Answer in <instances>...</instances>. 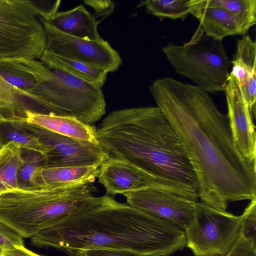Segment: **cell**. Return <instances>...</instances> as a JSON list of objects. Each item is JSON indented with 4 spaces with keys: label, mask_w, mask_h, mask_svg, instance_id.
<instances>
[{
    "label": "cell",
    "mask_w": 256,
    "mask_h": 256,
    "mask_svg": "<svg viewBox=\"0 0 256 256\" xmlns=\"http://www.w3.org/2000/svg\"><path fill=\"white\" fill-rule=\"evenodd\" d=\"M149 90L181 142L201 202L226 210L231 202L256 199V162L237 149L228 115L209 94L170 78L155 80Z\"/></svg>",
    "instance_id": "1"
},
{
    "label": "cell",
    "mask_w": 256,
    "mask_h": 256,
    "mask_svg": "<svg viewBox=\"0 0 256 256\" xmlns=\"http://www.w3.org/2000/svg\"><path fill=\"white\" fill-rule=\"evenodd\" d=\"M31 238V244L52 247L70 256L81 250H128L141 256H170L186 247L185 230L106 194Z\"/></svg>",
    "instance_id": "2"
},
{
    "label": "cell",
    "mask_w": 256,
    "mask_h": 256,
    "mask_svg": "<svg viewBox=\"0 0 256 256\" xmlns=\"http://www.w3.org/2000/svg\"><path fill=\"white\" fill-rule=\"evenodd\" d=\"M96 139L107 159L131 164L194 200L198 186L178 136L158 106L114 110L100 122Z\"/></svg>",
    "instance_id": "3"
},
{
    "label": "cell",
    "mask_w": 256,
    "mask_h": 256,
    "mask_svg": "<svg viewBox=\"0 0 256 256\" xmlns=\"http://www.w3.org/2000/svg\"><path fill=\"white\" fill-rule=\"evenodd\" d=\"M92 184L66 188H16L0 194V222L32 238L100 201Z\"/></svg>",
    "instance_id": "4"
},
{
    "label": "cell",
    "mask_w": 256,
    "mask_h": 256,
    "mask_svg": "<svg viewBox=\"0 0 256 256\" xmlns=\"http://www.w3.org/2000/svg\"><path fill=\"white\" fill-rule=\"evenodd\" d=\"M49 68L50 76L44 82L32 89L19 88L24 102L34 104L37 112L72 116L89 124L104 115L106 102L102 88L64 71Z\"/></svg>",
    "instance_id": "5"
},
{
    "label": "cell",
    "mask_w": 256,
    "mask_h": 256,
    "mask_svg": "<svg viewBox=\"0 0 256 256\" xmlns=\"http://www.w3.org/2000/svg\"><path fill=\"white\" fill-rule=\"evenodd\" d=\"M175 72L208 94L224 92L231 60L222 41L206 34L199 25L190 40L182 45L168 43L162 48Z\"/></svg>",
    "instance_id": "6"
},
{
    "label": "cell",
    "mask_w": 256,
    "mask_h": 256,
    "mask_svg": "<svg viewBox=\"0 0 256 256\" xmlns=\"http://www.w3.org/2000/svg\"><path fill=\"white\" fill-rule=\"evenodd\" d=\"M46 47L34 2L0 0V58L40 60Z\"/></svg>",
    "instance_id": "7"
},
{
    "label": "cell",
    "mask_w": 256,
    "mask_h": 256,
    "mask_svg": "<svg viewBox=\"0 0 256 256\" xmlns=\"http://www.w3.org/2000/svg\"><path fill=\"white\" fill-rule=\"evenodd\" d=\"M242 216L197 202L184 230L186 247L195 256H226L240 236Z\"/></svg>",
    "instance_id": "8"
},
{
    "label": "cell",
    "mask_w": 256,
    "mask_h": 256,
    "mask_svg": "<svg viewBox=\"0 0 256 256\" xmlns=\"http://www.w3.org/2000/svg\"><path fill=\"white\" fill-rule=\"evenodd\" d=\"M39 19L46 34V50L60 56L93 65L108 74L118 70L122 65L118 52L102 37L88 40L72 36L60 32L46 21Z\"/></svg>",
    "instance_id": "9"
},
{
    "label": "cell",
    "mask_w": 256,
    "mask_h": 256,
    "mask_svg": "<svg viewBox=\"0 0 256 256\" xmlns=\"http://www.w3.org/2000/svg\"><path fill=\"white\" fill-rule=\"evenodd\" d=\"M24 124L49 148L45 158L46 166H101L107 160L98 144L61 136L24 120Z\"/></svg>",
    "instance_id": "10"
},
{
    "label": "cell",
    "mask_w": 256,
    "mask_h": 256,
    "mask_svg": "<svg viewBox=\"0 0 256 256\" xmlns=\"http://www.w3.org/2000/svg\"><path fill=\"white\" fill-rule=\"evenodd\" d=\"M122 194L130 206L184 230L191 222L198 202L159 188H145Z\"/></svg>",
    "instance_id": "11"
},
{
    "label": "cell",
    "mask_w": 256,
    "mask_h": 256,
    "mask_svg": "<svg viewBox=\"0 0 256 256\" xmlns=\"http://www.w3.org/2000/svg\"><path fill=\"white\" fill-rule=\"evenodd\" d=\"M224 92L234 144L244 158L256 162V134L253 116L236 82L230 75Z\"/></svg>",
    "instance_id": "12"
},
{
    "label": "cell",
    "mask_w": 256,
    "mask_h": 256,
    "mask_svg": "<svg viewBox=\"0 0 256 256\" xmlns=\"http://www.w3.org/2000/svg\"><path fill=\"white\" fill-rule=\"evenodd\" d=\"M98 178L108 195L148 188H159L174 192L158 179L131 164L120 160L107 159L100 166Z\"/></svg>",
    "instance_id": "13"
},
{
    "label": "cell",
    "mask_w": 256,
    "mask_h": 256,
    "mask_svg": "<svg viewBox=\"0 0 256 256\" xmlns=\"http://www.w3.org/2000/svg\"><path fill=\"white\" fill-rule=\"evenodd\" d=\"M230 76L236 82L252 116H256V43L248 34L238 40Z\"/></svg>",
    "instance_id": "14"
},
{
    "label": "cell",
    "mask_w": 256,
    "mask_h": 256,
    "mask_svg": "<svg viewBox=\"0 0 256 256\" xmlns=\"http://www.w3.org/2000/svg\"><path fill=\"white\" fill-rule=\"evenodd\" d=\"M190 14L200 22L204 34L218 40L228 36L244 35L250 25L224 9L204 5L202 0H190Z\"/></svg>",
    "instance_id": "15"
},
{
    "label": "cell",
    "mask_w": 256,
    "mask_h": 256,
    "mask_svg": "<svg viewBox=\"0 0 256 256\" xmlns=\"http://www.w3.org/2000/svg\"><path fill=\"white\" fill-rule=\"evenodd\" d=\"M24 120L61 136L98 144L95 126L72 116L45 114L28 110Z\"/></svg>",
    "instance_id": "16"
},
{
    "label": "cell",
    "mask_w": 256,
    "mask_h": 256,
    "mask_svg": "<svg viewBox=\"0 0 256 256\" xmlns=\"http://www.w3.org/2000/svg\"><path fill=\"white\" fill-rule=\"evenodd\" d=\"M50 74V68L40 60L0 58V75L16 88H34Z\"/></svg>",
    "instance_id": "17"
},
{
    "label": "cell",
    "mask_w": 256,
    "mask_h": 256,
    "mask_svg": "<svg viewBox=\"0 0 256 256\" xmlns=\"http://www.w3.org/2000/svg\"><path fill=\"white\" fill-rule=\"evenodd\" d=\"M46 21L60 32L72 36L88 40L101 38L98 29L100 21L83 4L68 10L58 12Z\"/></svg>",
    "instance_id": "18"
},
{
    "label": "cell",
    "mask_w": 256,
    "mask_h": 256,
    "mask_svg": "<svg viewBox=\"0 0 256 256\" xmlns=\"http://www.w3.org/2000/svg\"><path fill=\"white\" fill-rule=\"evenodd\" d=\"M100 165L46 166L41 172V186L66 188L92 184L98 177Z\"/></svg>",
    "instance_id": "19"
},
{
    "label": "cell",
    "mask_w": 256,
    "mask_h": 256,
    "mask_svg": "<svg viewBox=\"0 0 256 256\" xmlns=\"http://www.w3.org/2000/svg\"><path fill=\"white\" fill-rule=\"evenodd\" d=\"M40 60L49 68L64 71L100 88L106 80L108 73L102 69L60 56L46 49Z\"/></svg>",
    "instance_id": "20"
},
{
    "label": "cell",
    "mask_w": 256,
    "mask_h": 256,
    "mask_svg": "<svg viewBox=\"0 0 256 256\" xmlns=\"http://www.w3.org/2000/svg\"><path fill=\"white\" fill-rule=\"evenodd\" d=\"M24 117L0 118V146L16 143L22 149L38 152L46 158L49 148L24 126Z\"/></svg>",
    "instance_id": "21"
},
{
    "label": "cell",
    "mask_w": 256,
    "mask_h": 256,
    "mask_svg": "<svg viewBox=\"0 0 256 256\" xmlns=\"http://www.w3.org/2000/svg\"><path fill=\"white\" fill-rule=\"evenodd\" d=\"M24 162L18 144L10 142L0 146V194L18 188V174Z\"/></svg>",
    "instance_id": "22"
},
{
    "label": "cell",
    "mask_w": 256,
    "mask_h": 256,
    "mask_svg": "<svg viewBox=\"0 0 256 256\" xmlns=\"http://www.w3.org/2000/svg\"><path fill=\"white\" fill-rule=\"evenodd\" d=\"M190 0H147L141 1L138 7L144 6L147 12L160 20L168 18L184 20L190 12Z\"/></svg>",
    "instance_id": "23"
},
{
    "label": "cell",
    "mask_w": 256,
    "mask_h": 256,
    "mask_svg": "<svg viewBox=\"0 0 256 256\" xmlns=\"http://www.w3.org/2000/svg\"><path fill=\"white\" fill-rule=\"evenodd\" d=\"M24 162L18 174V188H29L42 186L41 172L46 167V159L40 154L23 150Z\"/></svg>",
    "instance_id": "24"
},
{
    "label": "cell",
    "mask_w": 256,
    "mask_h": 256,
    "mask_svg": "<svg viewBox=\"0 0 256 256\" xmlns=\"http://www.w3.org/2000/svg\"><path fill=\"white\" fill-rule=\"evenodd\" d=\"M28 108L17 93V88L0 75V118L24 117Z\"/></svg>",
    "instance_id": "25"
},
{
    "label": "cell",
    "mask_w": 256,
    "mask_h": 256,
    "mask_svg": "<svg viewBox=\"0 0 256 256\" xmlns=\"http://www.w3.org/2000/svg\"><path fill=\"white\" fill-rule=\"evenodd\" d=\"M206 6L230 12L252 26L256 22V0H202Z\"/></svg>",
    "instance_id": "26"
},
{
    "label": "cell",
    "mask_w": 256,
    "mask_h": 256,
    "mask_svg": "<svg viewBox=\"0 0 256 256\" xmlns=\"http://www.w3.org/2000/svg\"><path fill=\"white\" fill-rule=\"evenodd\" d=\"M242 216L240 236L256 246V199L250 200Z\"/></svg>",
    "instance_id": "27"
},
{
    "label": "cell",
    "mask_w": 256,
    "mask_h": 256,
    "mask_svg": "<svg viewBox=\"0 0 256 256\" xmlns=\"http://www.w3.org/2000/svg\"><path fill=\"white\" fill-rule=\"evenodd\" d=\"M14 246H24L23 238L14 229L0 222V248L2 250Z\"/></svg>",
    "instance_id": "28"
},
{
    "label": "cell",
    "mask_w": 256,
    "mask_h": 256,
    "mask_svg": "<svg viewBox=\"0 0 256 256\" xmlns=\"http://www.w3.org/2000/svg\"><path fill=\"white\" fill-rule=\"evenodd\" d=\"M75 256H141L128 250L104 248H92L78 251Z\"/></svg>",
    "instance_id": "29"
},
{
    "label": "cell",
    "mask_w": 256,
    "mask_h": 256,
    "mask_svg": "<svg viewBox=\"0 0 256 256\" xmlns=\"http://www.w3.org/2000/svg\"><path fill=\"white\" fill-rule=\"evenodd\" d=\"M84 2L94 10V16L96 19L99 18L103 19L109 16L114 8V2L109 0H85Z\"/></svg>",
    "instance_id": "30"
},
{
    "label": "cell",
    "mask_w": 256,
    "mask_h": 256,
    "mask_svg": "<svg viewBox=\"0 0 256 256\" xmlns=\"http://www.w3.org/2000/svg\"><path fill=\"white\" fill-rule=\"evenodd\" d=\"M226 256H256V246L240 236Z\"/></svg>",
    "instance_id": "31"
},
{
    "label": "cell",
    "mask_w": 256,
    "mask_h": 256,
    "mask_svg": "<svg viewBox=\"0 0 256 256\" xmlns=\"http://www.w3.org/2000/svg\"><path fill=\"white\" fill-rule=\"evenodd\" d=\"M0 256H42L27 249L24 246H14L2 250Z\"/></svg>",
    "instance_id": "32"
},
{
    "label": "cell",
    "mask_w": 256,
    "mask_h": 256,
    "mask_svg": "<svg viewBox=\"0 0 256 256\" xmlns=\"http://www.w3.org/2000/svg\"><path fill=\"white\" fill-rule=\"evenodd\" d=\"M2 250L0 248V254L1 252H2Z\"/></svg>",
    "instance_id": "33"
},
{
    "label": "cell",
    "mask_w": 256,
    "mask_h": 256,
    "mask_svg": "<svg viewBox=\"0 0 256 256\" xmlns=\"http://www.w3.org/2000/svg\"></svg>",
    "instance_id": "34"
}]
</instances>
